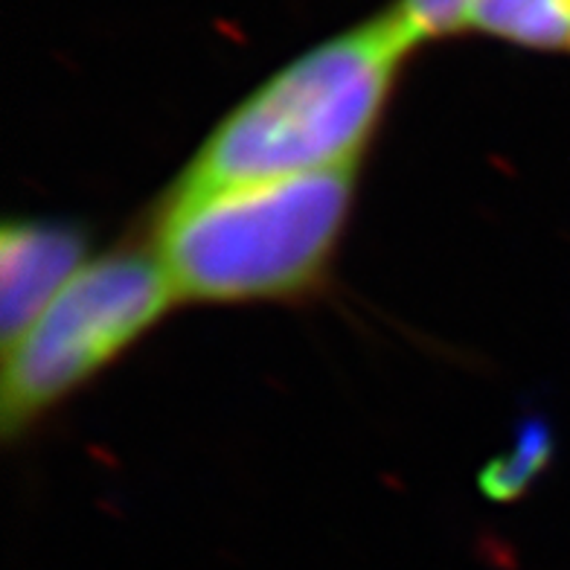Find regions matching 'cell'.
Segmentation results:
<instances>
[{
	"instance_id": "6da1fadb",
	"label": "cell",
	"mask_w": 570,
	"mask_h": 570,
	"mask_svg": "<svg viewBox=\"0 0 570 570\" xmlns=\"http://www.w3.org/2000/svg\"><path fill=\"white\" fill-rule=\"evenodd\" d=\"M413 53L387 7L306 47L213 126L169 189L353 169L382 126Z\"/></svg>"
},
{
	"instance_id": "7a4b0ae2",
	"label": "cell",
	"mask_w": 570,
	"mask_h": 570,
	"mask_svg": "<svg viewBox=\"0 0 570 570\" xmlns=\"http://www.w3.org/2000/svg\"><path fill=\"white\" fill-rule=\"evenodd\" d=\"M355 202V166L218 189H169L151 250L175 301L239 306L306 297L326 279Z\"/></svg>"
},
{
	"instance_id": "3957f363",
	"label": "cell",
	"mask_w": 570,
	"mask_h": 570,
	"mask_svg": "<svg viewBox=\"0 0 570 570\" xmlns=\"http://www.w3.org/2000/svg\"><path fill=\"white\" fill-rule=\"evenodd\" d=\"M175 292L155 250L122 248L88 259L50 306L3 346L0 420L7 440L82 391L158 326Z\"/></svg>"
},
{
	"instance_id": "277c9868",
	"label": "cell",
	"mask_w": 570,
	"mask_h": 570,
	"mask_svg": "<svg viewBox=\"0 0 570 570\" xmlns=\"http://www.w3.org/2000/svg\"><path fill=\"white\" fill-rule=\"evenodd\" d=\"M85 233L61 222H9L0 230L3 346L21 335L88 265Z\"/></svg>"
},
{
	"instance_id": "5b68a950",
	"label": "cell",
	"mask_w": 570,
	"mask_h": 570,
	"mask_svg": "<svg viewBox=\"0 0 570 570\" xmlns=\"http://www.w3.org/2000/svg\"><path fill=\"white\" fill-rule=\"evenodd\" d=\"M460 36L533 53H570V0H465Z\"/></svg>"
},
{
	"instance_id": "8992f818",
	"label": "cell",
	"mask_w": 570,
	"mask_h": 570,
	"mask_svg": "<svg viewBox=\"0 0 570 570\" xmlns=\"http://www.w3.org/2000/svg\"><path fill=\"white\" fill-rule=\"evenodd\" d=\"M465 0H391L387 12L399 23V30L420 50L445 38L460 36V16Z\"/></svg>"
},
{
	"instance_id": "52a82bcc",
	"label": "cell",
	"mask_w": 570,
	"mask_h": 570,
	"mask_svg": "<svg viewBox=\"0 0 570 570\" xmlns=\"http://www.w3.org/2000/svg\"><path fill=\"white\" fill-rule=\"evenodd\" d=\"M544 454H548V436H539L533 443V436H527L521 449L515 454V463L510 458L501 460V463H492V474H489V492L498 495V489H507V495H512V487L530 481L541 463H544Z\"/></svg>"
}]
</instances>
